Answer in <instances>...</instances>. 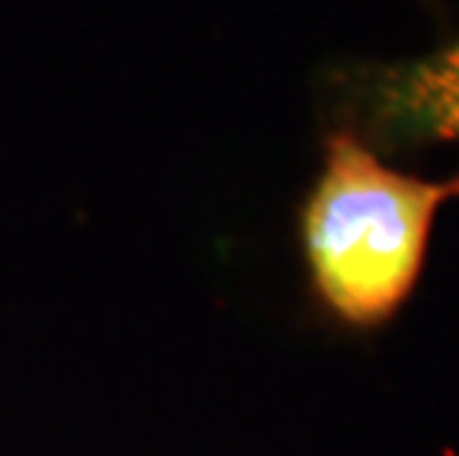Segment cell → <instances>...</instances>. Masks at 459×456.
<instances>
[{
  "label": "cell",
  "mask_w": 459,
  "mask_h": 456,
  "mask_svg": "<svg viewBox=\"0 0 459 456\" xmlns=\"http://www.w3.org/2000/svg\"><path fill=\"white\" fill-rule=\"evenodd\" d=\"M459 176L392 167L344 128H326L324 160L299 211V246L324 308L353 329L388 323L424 273L436 217Z\"/></svg>",
  "instance_id": "cell-1"
},
{
  "label": "cell",
  "mask_w": 459,
  "mask_h": 456,
  "mask_svg": "<svg viewBox=\"0 0 459 456\" xmlns=\"http://www.w3.org/2000/svg\"><path fill=\"white\" fill-rule=\"evenodd\" d=\"M326 128H344L383 158L459 149V15L442 42L403 60H344L317 74Z\"/></svg>",
  "instance_id": "cell-2"
},
{
  "label": "cell",
  "mask_w": 459,
  "mask_h": 456,
  "mask_svg": "<svg viewBox=\"0 0 459 456\" xmlns=\"http://www.w3.org/2000/svg\"><path fill=\"white\" fill-rule=\"evenodd\" d=\"M429 15H433V22L438 24V30H445L447 22H451V0H418Z\"/></svg>",
  "instance_id": "cell-3"
}]
</instances>
